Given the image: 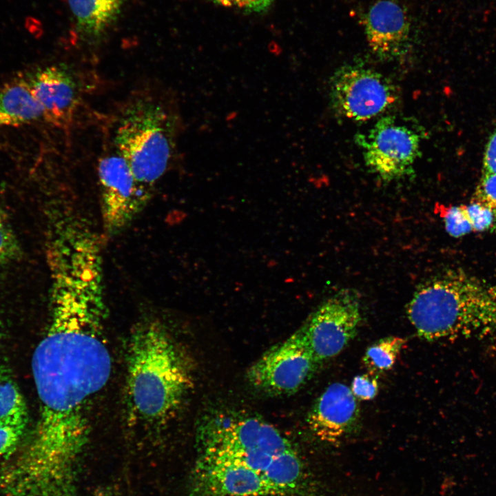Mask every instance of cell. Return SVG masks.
Segmentation results:
<instances>
[{
  "mask_svg": "<svg viewBox=\"0 0 496 496\" xmlns=\"http://www.w3.org/2000/svg\"><path fill=\"white\" fill-rule=\"evenodd\" d=\"M483 174H496V130L488 139L483 159Z\"/></svg>",
  "mask_w": 496,
  "mask_h": 496,
  "instance_id": "cell-27",
  "label": "cell"
},
{
  "mask_svg": "<svg viewBox=\"0 0 496 496\" xmlns=\"http://www.w3.org/2000/svg\"><path fill=\"white\" fill-rule=\"evenodd\" d=\"M405 343L401 337L388 336L369 347L362 358L369 373L375 375L392 369Z\"/></svg>",
  "mask_w": 496,
  "mask_h": 496,
  "instance_id": "cell-19",
  "label": "cell"
},
{
  "mask_svg": "<svg viewBox=\"0 0 496 496\" xmlns=\"http://www.w3.org/2000/svg\"><path fill=\"white\" fill-rule=\"evenodd\" d=\"M473 231H484L490 229L496 223V212L474 201L462 205Z\"/></svg>",
  "mask_w": 496,
  "mask_h": 496,
  "instance_id": "cell-21",
  "label": "cell"
},
{
  "mask_svg": "<svg viewBox=\"0 0 496 496\" xmlns=\"http://www.w3.org/2000/svg\"><path fill=\"white\" fill-rule=\"evenodd\" d=\"M361 321L357 294L341 290L322 303L300 328L318 364L339 354Z\"/></svg>",
  "mask_w": 496,
  "mask_h": 496,
  "instance_id": "cell-9",
  "label": "cell"
},
{
  "mask_svg": "<svg viewBox=\"0 0 496 496\" xmlns=\"http://www.w3.org/2000/svg\"><path fill=\"white\" fill-rule=\"evenodd\" d=\"M359 418V404L351 388L335 382L329 385L316 400L307 421L319 439L332 443L350 434Z\"/></svg>",
  "mask_w": 496,
  "mask_h": 496,
  "instance_id": "cell-13",
  "label": "cell"
},
{
  "mask_svg": "<svg viewBox=\"0 0 496 496\" xmlns=\"http://www.w3.org/2000/svg\"><path fill=\"white\" fill-rule=\"evenodd\" d=\"M422 132L396 116L380 118L355 143L362 151L366 167L382 180H397L413 173L421 155Z\"/></svg>",
  "mask_w": 496,
  "mask_h": 496,
  "instance_id": "cell-6",
  "label": "cell"
},
{
  "mask_svg": "<svg viewBox=\"0 0 496 496\" xmlns=\"http://www.w3.org/2000/svg\"><path fill=\"white\" fill-rule=\"evenodd\" d=\"M97 172L103 229L112 237L130 225L149 199L118 152L101 158Z\"/></svg>",
  "mask_w": 496,
  "mask_h": 496,
  "instance_id": "cell-10",
  "label": "cell"
},
{
  "mask_svg": "<svg viewBox=\"0 0 496 496\" xmlns=\"http://www.w3.org/2000/svg\"><path fill=\"white\" fill-rule=\"evenodd\" d=\"M24 428L0 422V459L8 457L20 444Z\"/></svg>",
  "mask_w": 496,
  "mask_h": 496,
  "instance_id": "cell-24",
  "label": "cell"
},
{
  "mask_svg": "<svg viewBox=\"0 0 496 496\" xmlns=\"http://www.w3.org/2000/svg\"><path fill=\"white\" fill-rule=\"evenodd\" d=\"M406 313L427 341L496 335V285L462 270H446L417 288Z\"/></svg>",
  "mask_w": 496,
  "mask_h": 496,
  "instance_id": "cell-3",
  "label": "cell"
},
{
  "mask_svg": "<svg viewBox=\"0 0 496 496\" xmlns=\"http://www.w3.org/2000/svg\"><path fill=\"white\" fill-rule=\"evenodd\" d=\"M193 479L198 496L282 495L262 473L226 459L200 455Z\"/></svg>",
  "mask_w": 496,
  "mask_h": 496,
  "instance_id": "cell-11",
  "label": "cell"
},
{
  "mask_svg": "<svg viewBox=\"0 0 496 496\" xmlns=\"http://www.w3.org/2000/svg\"><path fill=\"white\" fill-rule=\"evenodd\" d=\"M435 211L442 218L446 231L450 236L458 238L473 231L462 205L435 204Z\"/></svg>",
  "mask_w": 496,
  "mask_h": 496,
  "instance_id": "cell-20",
  "label": "cell"
},
{
  "mask_svg": "<svg viewBox=\"0 0 496 496\" xmlns=\"http://www.w3.org/2000/svg\"><path fill=\"white\" fill-rule=\"evenodd\" d=\"M43 119V111L23 77L0 87V127L19 126Z\"/></svg>",
  "mask_w": 496,
  "mask_h": 496,
  "instance_id": "cell-16",
  "label": "cell"
},
{
  "mask_svg": "<svg viewBox=\"0 0 496 496\" xmlns=\"http://www.w3.org/2000/svg\"><path fill=\"white\" fill-rule=\"evenodd\" d=\"M364 27L368 44L380 58L395 59L406 51L411 25L406 12L397 1H376L366 13Z\"/></svg>",
  "mask_w": 496,
  "mask_h": 496,
  "instance_id": "cell-14",
  "label": "cell"
},
{
  "mask_svg": "<svg viewBox=\"0 0 496 496\" xmlns=\"http://www.w3.org/2000/svg\"><path fill=\"white\" fill-rule=\"evenodd\" d=\"M473 201L496 212V174H483Z\"/></svg>",
  "mask_w": 496,
  "mask_h": 496,
  "instance_id": "cell-23",
  "label": "cell"
},
{
  "mask_svg": "<svg viewBox=\"0 0 496 496\" xmlns=\"http://www.w3.org/2000/svg\"><path fill=\"white\" fill-rule=\"evenodd\" d=\"M200 455L234 459L262 450L278 455L293 448L273 425L254 415L222 412L205 419L198 431Z\"/></svg>",
  "mask_w": 496,
  "mask_h": 496,
  "instance_id": "cell-5",
  "label": "cell"
},
{
  "mask_svg": "<svg viewBox=\"0 0 496 496\" xmlns=\"http://www.w3.org/2000/svg\"><path fill=\"white\" fill-rule=\"evenodd\" d=\"M46 332L32 358L39 419L21 451L30 466L60 471L76 465L88 436V408L110 376L105 289L83 276L51 283Z\"/></svg>",
  "mask_w": 496,
  "mask_h": 496,
  "instance_id": "cell-1",
  "label": "cell"
},
{
  "mask_svg": "<svg viewBox=\"0 0 496 496\" xmlns=\"http://www.w3.org/2000/svg\"><path fill=\"white\" fill-rule=\"evenodd\" d=\"M19 253L17 239L8 222L0 212V267L14 258Z\"/></svg>",
  "mask_w": 496,
  "mask_h": 496,
  "instance_id": "cell-22",
  "label": "cell"
},
{
  "mask_svg": "<svg viewBox=\"0 0 496 496\" xmlns=\"http://www.w3.org/2000/svg\"><path fill=\"white\" fill-rule=\"evenodd\" d=\"M27 406L16 382L0 370V422L25 428Z\"/></svg>",
  "mask_w": 496,
  "mask_h": 496,
  "instance_id": "cell-18",
  "label": "cell"
},
{
  "mask_svg": "<svg viewBox=\"0 0 496 496\" xmlns=\"http://www.w3.org/2000/svg\"><path fill=\"white\" fill-rule=\"evenodd\" d=\"M262 474L285 495L298 490L303 479V466L292 448L275 455Z\"/></svg>",
  "mask_w": 496,
  "mask_h": 496,
  "instance_id": "cell-17",
  "label": "cell"
},
{
  "mask_svg": "<svg viewBox=\"0 0 496 496\" xmlns=\"http://www.w3.org/2000/svg\"><path fill=\"white\" fill-rule=\"evenodd\" d=\"M43 111V119L66 130L73 121L79 103L76 81L65 65H53L22 75Z\"/></svg>",
  "mask_w": 496,
  "mask_h": 496,
  "instance_id": "cell-12",
  "label": "cell"
},
{
  "mask_svg": "<svg viewBox=\"0 0 496 496\" xmlns=\"http://www.w3.org/2000/svg\"><path fill=\"white\" fill-rule=\"evenodd\" d=\"M126 0H68L79 38L97 43L120 17Z\"/></svg>",
  "mask_w": 496,
  "mask_h": 496,
  "instance_id": "cell-15",
  "label": "cell"
},
{
  "mask_svg": "<svg viewBox=\"0 0 496 496\" xmlns=\"http://www.w3.org/2000/svg\"><path fill=\"white\" fill-rule=\"evenodd\" d=\"M351 390L357 399L370 400L378 392V384L375 375L370 373L355 376L351 384Z\"/></svg>",
  "mask_w": 496,
  "mask_h": 496,
  "instance_id": "cell-25",
  "label": "cell"
},
{
  "mask_svg": "<svg viewBox=\"0 0 496 496\" xmlns=\"http://www.w3.org/2000/svg\"><path fill=\"white\" fill-rule=\"evenodd\" d=\"M127 347L129 420L147 426L167 424L192 386L185 356L165 325L156 319L139 322Z\"/></svg>",
  "mask_w": 496,
  "mask_h": 496,
  "instance_id": "cell-2",
  "label": "cell"
},
{
  "mask_svg": "<svg viewBox=\"0 0 496 496\" xmlns=\"http://www.w3.org/2000/svg\"><path fill=\"white\" fill-rule=\"evenodd\" d=\"M330 101L339 116L353 121H365L389 109L397 101V91L381 72L359 64L338 68L330 82Z\"/></svg>",
  "mask_w": 496,
  "mask_h": 496,
  "instance_id": "cell-7",
  "label": "cell"
},
{
  "mask_svg": "<svg viewBox=\"0 0 496 496\" xmlns=\"http://www.w3.org/2000/svg\"><path fill=\"white\" fill-rule=\"evenodd\" d=\"M178 134L177 116L151 98L134 99L121 112L114 137L117 152L149 200L174 160Z\"/></svg>",
  "mask_w": 496,
  "mask_h": 496,
  "instance_id": "cell-4",
  "label": "cell"
},
{
  "mask_svg": "<svg viewBox=\"0 0 496 496\" xmlns=\"http://www.w3.org/2000/svg\"><path fill=\"white\" fill-rule=\"evenodd\" d=\"M214 3L236 8L247 13H262L267 11L274 0H211Z\"/></svg>",
  "mask_w": 496,
  "mask_h": 496,
  "instance_id": "cell-26",
  "label": "cell"
},
{
  "mask_svg": "<svg viewBox=\"0 0 496 496\" xmlns=\"http://www.w3.org/2000/svg\"><path fill=\"white\" fill-rule=\"evenodd\" d=\"M318 364L300 328L260 356L248 369L247 378L265 393L289 395L309 380Z\"/></svg>",
  "mask_w": 496,
  "mask_h": 496,
  "instance_id": "cell-8",
  "label": "cell"
}]
</instances>
